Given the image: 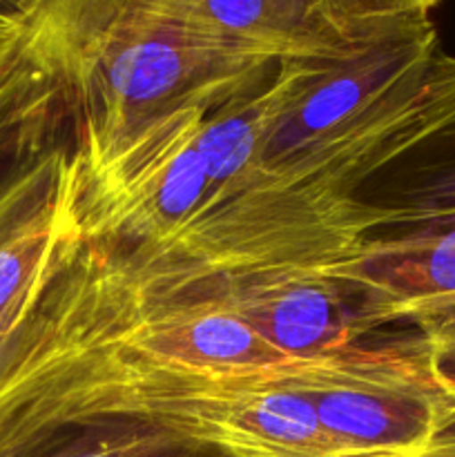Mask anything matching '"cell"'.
I'll use <instances>...</instances> for the list:
<instances>
[{
	"instance_id": "obj_2",
	"label": "cell",
	"mask_w": 455,
	"mask_h": 457,
	"mask_svg": "<svg viewBox=\"0 0 455 457\" xmlns=\"http://www.w3.org/2000/svg\"><path fill=\"white\" fill-rule=\"evenodd\" d=\"M208 114L190 105L123 132L79 128L62 170L76 239L125 263L177 239L212 190L199 150Z\"/></svg>"
},
{
	"instance_id": "obj_5",
	"label": "cell",
	"mask_w": 455,
	"mask_h": 457,
	"mask_svg": "<svg viewBox=\"0 0 455 457\" xmlns=\"http://www.w3.org/2000/svg\"><path fill=\"white\" fill-rule=\"evenodd\" d=\"M428 13L409 18L361 47L317 62L268 143L263 172L346 132L413 87L437 56Z\"/></svg>"
},
{
	"instance_id": "obj_1",
	"label": "cell",
	"mask_w": 455,
	"mask_h": 457,
	"mask_svg": "<svg viewBox=\"0 0 455 457\" xmlns=\"http://www.w3.org/2000/svg\"><path fill=\"white\" fill-rule=\"evenodd\" d=\"M79 128L112 134L181 107L214 112L284 61L226 38L170 0H29Z\"/></svg>"
},
{
	"instance_id": "obj_14",
	"label": "cell",
	"mask_w": 455,
	"mask_h": 457,
	"mask_svg": "<svg viewBox=\"0 0 455 457\" xmlns=\"http://www.w3.org/2000/svg\"><path fill=\"white\" fill-rule=\"evenodd\" d=\"M351 21L366 29H382L418 13H428L415 0H335Z\"/></svg>"
},
{
	"instance_id": "obj_13",
	"label": "cell",
	"mask_w": 455,
	"mask_h": 457,
	"mask_svg": "<svg viewBox=\"0 0 455 457\" xmlns=\"http://www.w3.org/2000/svg\"><path fill=\"white\" fill-rule=\"evenodd\" d=\"M410 324L418 326L433 378L455 404V308L418 317Z\"/></svg>"
},
{
	"instance_id": "obj_8",
	"label": "cell",
	"mask_w": 455,
	"mask_h": 457,
	"mask_svg": "<svg viewBox=\"0 0 455 457\" xmlns=\"http://www.w3.org/2000/svg\"><path fill=\"white\" fill-rule=\"evenodd\" d=\"M377 306L382 324L455 308V228L361 241L339 266Z\"/></svg>"
},
{
	"instance_id": "obj_3",
	"label": "cell",
	"mask_w": 455,
	"mask_h": 457,
	"mask_svg": "<svg viewBox=\"0 0 455 457\" xmlns=\"http://www.w3.org/2000/svg\"><path fill=\"white\" fill-rule=\"evenodd\" d=\"M123 339V337H120ZM119 379L98 420L168 428L223 457H360L270 369H196L116 348Z\"/></svg>"
},
{
	"instance_id": "obj_15",
	"label": "cell",
	"mask_w": 455,
	"mask_h": 457,
	"mask_svg": "<svg viewBox=\"0 0 455 457\" xmlns=\"http://www.w3.org/2000/svg\"><path fill=\"white\" fill-rule=\"evenodd\" d=\"M424 457H455V424L433 442V446L424 453Z\"/></svg>"
},
{
	"instance_id": "obj_6",
	"label": "cell",
	"mask_w": 455,
	"mask_h": 457,
	"mask_svg": "<svg viewBox=\"0 0 455 457\" xmlns=\"http://www.w3.org/2000/svg\"><path fill=\"white\" fill-rule=\"evenodd\" d=\"M343 262L277 268L219 281L183 297L214 299L288 360H312L355 346L384 326L366 290L339 275Z\"/></svg>"
},
{
	"instance_id": "obj_7",
	"label": "cell",
	"mask_w": 455,
	"mask_h": 457,
	"mask_svg": "<svg viewBox=\"0 0 455 457\" xmlns=\"http://www.w3.org/2000/svg\"><path fill=\"white\" fill-rule=\"evenodd\" d=\"M120 348L147 360L196 369L261 370L290 364L236 312L210 297L143 302Z\"/></svg>"
},
{
	"instance_id": "obj_11",
	"label": "cell",
	"mask_w": 455,
	"mask_h": 457,
	"mask_svg": "<svg viewBox=\"0 0 455 457\" xmlns=\"http://www.w3.org/2000/svg\"><path fill=\"white\" fill-rule=\"evenodd\" d=\"M70 101L29 0L0 7V145Z\"/></svg>"
},
{
	"instance_id": "obj_10",
	"label": "cell",
	"mask_w": 455,
	"mask_h": 457,
	"mask_svg": "<svg viewBox=\"0 0 455 457\" xmlns=\"http://www.w3.org/2000/svg\"><path fill=\"white\" fill-rule=\"evenodd\" d=\"M431 119L415 154L424 156L401 196L386 205H370V228H400V232L455 228V58H433L428 67Z\"/></svg>"
},
{
	"instance_id": "obj_4",
	"label": "cell",
	"mask_w": 455,
	"mask_h": 457,
	"mask_svg": "<svg viewBox=\"0 0 455 457\" xmlns=\"http://www.w3.org/2000/svg\"><path fill=\"white\" fill-rule=\"evenodd\" d=\"M270 373L308 402L333 440L360 457H424L455 424V404L433 378L419 337L355 344Z\"/></svg>"
},
{
	"instance_id": "obj_9",
	"label": "cell",
	"mask_w": 455,
	"mask_h": 457,
	"mask_svg": "<svg viewBox=\"0 0 455 457\" xmlns=\"http://www.w3.org/2000/svg\"><path fill=\"white\" fill-rule=\"evenodd\" d=\"M319 61L324 58L284 61L266 83L205 116L199 150L212 186L210 195L245 190L263 177L268 143Z\"/></svg>"
},
{
	"instance_id": "obj_12",
	"label": "cell",
	"mask_w": 455,
	"mask_h": 457,
	"mask_svg": "<svg viewBox=\"0 0 455 457\" xmlns=\"http://www.w3.org/2000/svg\"><path fill=\"white\" fill-rule=\"evenodd\" d=\"M43 457H223L168 428L134 420H94L61 437Z\"/></svg>"
},
{
	"instance_id": "obj_16",
	"label": "cell",
	"mask_w": 455,
	"mask_h": 457,
	"mask_svg": "<svg viewBox=\"0 0 455 457\" xmlns=\"http://www.w3.org/2000/svg\"><path fill=\"white\" fill-rule=\"evenodd\" d=\"M415 3H418L422 9H426V12H431V9L435 7V4L440 3V0H415Z\"/></svg>"
}]
</instances>
